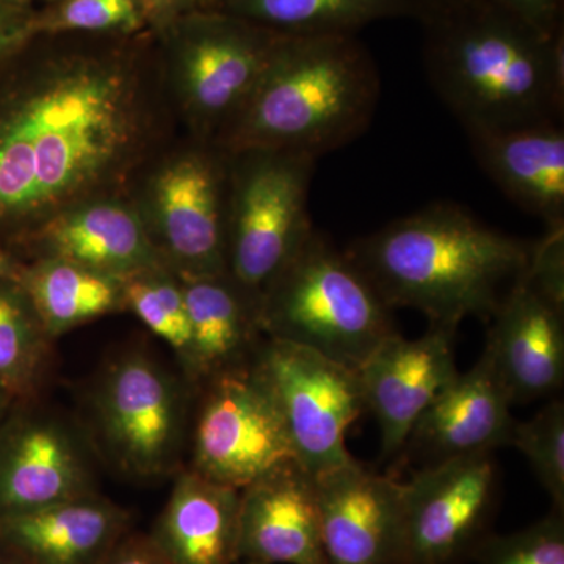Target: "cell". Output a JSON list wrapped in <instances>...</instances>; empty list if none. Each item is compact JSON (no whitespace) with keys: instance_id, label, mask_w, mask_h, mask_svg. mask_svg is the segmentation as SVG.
I'll return each mask as SVG.
<instances>
[{"instance_id":"obj_1","label":"cell","mask_w":564,"mask_h":564,"mask_svg":"<svg viewBox=\"0 0 564 564\" xmlns=\"http://www.w3.org/2000/svg\"><path fill=\"white\" fill-rule=\"evenodd\" d=\"M184 132L158 35L40 33L0 57V243L63 210L131 195Z\"/></svg>"},{"instance_id":"obj_2","label":"cell","mask_w":564,"mask_h":564,"mask_svg":"<svg viewBox=\"0 0 564 564\" xmlns=\"http://www.w3.org/2000/svg\"><path fill=\"white\" fill-rule=\"evenodd\" d=\"M534 243L497 231L454 203H437L351 245L348 258L381 300L430 325L489 321L529 269Z\"/></svg>"},{"instance_id":"obj_3","label":"cell","mask_w":564,"mask_h":564,"mask_svg":"<svg viewBox=\"0 0 564 564\" xmlns=\"http://www.w3.org/2000/svg\"><path fill=\"white\" fill-rule=\"evenodd\" d=\"M423 65L464 129L562 121L564 35H543L491 0L425 11Z\"/></svg>"},{"instance_id":"obj_4","label":"cell","mask_w":564,"mask_h":564,"mask_svg":"<svg viewBox=\"0 0 564 564\" xmlns=\"http://www.w3.org/2000/svg\"><path fill=\"white\" fill-rule=\"evenodd\" d=\"M380 93V74L358 36L284 35L250 98L212 143L318 161L370 128Z\"/></svg>"},{"instance_id":"obj_5","label":"cell","mask_w":564,"mask_h":564,"mask_svg":"<svg viewBox=\"0 0 564 564\" xmlns=\"http://www.w3.org/2000/svg\"><path fill=\"white\" fill-rule=\"evenodd\" d=\"M265 337L358 370L397 333L388 306L347 252L315 231L261 293Z\"/></svg>"},{"instance_id":"obj_6","label":"cell","mask_w":564,"mask_h":564,"mask_svg":"<svg viewBox=\"0 0 564 564\" xmlns=\"http://www.w3.org/2000/svg\"><path fill=\"white\" fill-rule=\"evenodd\" d=\"M196 389L161 359L132 348L101 370L88 399L96 454L135 480L180 473L191 441Z\"/></svg>"},{"instance_id":"obj_7","label":"cell","mask_w":564,"mask_h":564,"mask_svg":"<svg viewBox=\"0 0 564 564\" xmlns=\"http://www.w3.org/2000/svg\"><path fill=\"white\" fill-rule=\"evenodd\" d=\"M228 154L182 132L140 174L131 198L177 276L228 273Z\"/></svg>"},{"instance_id":"obj_8","label":"cell","mask_w":564,"mask_h":564,"mask_svg":"<svg viewBox=\"0 0 564 564\" xmlns=\"http://www.w3.org/2000/svg\"><path fill=\"white\" fill-rule=\"evenodd\" d=\"M282 33L217 10H193L158 33L184 132L214 141L242 109Z\"/></svg>"},{"instance_id":"obj_9","label":"cell","mask_w":564,"mask_h":564,"mask_svg":"<svg viewBox=\"0 0 564 564\" xmlns=\"http://www.w3.org/2000/svg\"><path fill=\"white\" fill-rule=\"evenodd\" d=\"M226 154L228 273L261 295L313 232L307 204L317 161L278 150Z\"/></svg>"},{"instance_id":"obj_10","label":"cell","mask_w":564,"mask_h":564,"mask_svg":"<svg viewBox=\"0 0 564 564\" xmlns=\"http://www.w3.org/2000/svg\"><path fill=\"white\" fill-rule=\"evenodd\" d=\"M187 454L188 469L239 491L274 467L296 462L256 361L196 388Z\"/></svg>"},{"instance_id":"obj_11","label":"cell","mask_w":564,"mask_h":564,"mask_svg":"<svg viewBox=\"0 0 564 564\" xmlns=\"http://www.w3.org/2000/svg\"><path fill=\"white\" fill-rule=\"evenodd\" d=\"M254 361L280 408L296 463L315 477L350 462L347 433L366 411L358 370L272 337L263 339Z\"/></svg>"},{"instance_id":"obj_12","label":"cell","mask_w":564,"mask_h":564,"mask_svg":"<svg viewBox=\"0 0 564 564\" xmlns=\"http://www.w3.org/2000/svg\"><path fill=\"white\" fill-rule=\"evenodd\" d=\"M87 430L40 399L17 403L0 426V519L98 492Z\"/></svg>"},{"instance_id":"obj_13","label":"cell","mask_w":564,"mask_h":564,"mask_svg":"<svg viewBox=\"0 0 564 564\" xmlns=\"http://www.w3.org/2000/svg\"><path fill=\"white\" fill-rule=\"evenodd\" d=\"M499 469L492 454L423 466L402 484L403 564H458L488 536Z\"/></svg>"},{"instance_id":"obj_14","label":"cell","mask_w":564,"mask_h":564,"mask_svg":"<svg viewBox=\"0 0 564 564\" xmlns=\"http://www.w3.org/2000/svg\"><path fill=\"white\" fill-rule=\"evenodd\" d=\"M456 332L430 325L417 339L392 334L359 367L366 411L380 425L381 459L402 454L423 411L458 373Z\"/></svg>"},{"instance_id":"obj_15","label":"cell","mask_w":564,"mask_h":564,"mask_svg":"<svg viewBox=\"0 0 564 564\" xmlns=\"http://www.w3.org/2000/svg\"><path fill=\"white\" fill-rule=\"evenodd\" d=\"M329 564H403L402 484L350 462L315 475Z\"/></svg>"},{"instance_id":"obj_16","label":"cell","mask_w":564,"mask_h":564,"mask_svg":"<svg viewBox=\"0 0 564 564\" xmlns=\"http://www.w3.org/2000/svg\"><path fill=\"white\" fill-rule=\"evenodd\" d=\"M492 321L485 352L513 404L544 399L564 381V302L530 276L511 285Z\"/></svg>"},{"instance_id":"obj_17","label":"cell","mask_w":564,"mask_h":564,"mask_svg":"<svg viewBox=\"0 0 564 564\" xmlns=\"http://www.w3.org/2000/svg\"><path fill=\"white\" fill-rule=\"evenodd\" d=\"M11 251L24 262L63 259L118 278L166 265L131 195L76 204L29 234Z\"/></svg>"},{"instance_id":"obj_18","label":"cell","mask_w":564,"mask_h":564,"mask_svg":"<svg viewBox=\"0 0 564 564\" xmlns=\"http://www.w3.org/2000/svg\"><path fill=\"white\" fill-rule=\"evenodd\" d=\"M239 560L329 564L313 475L288 462L240 489Z\"/></svg>"},{"instance_id":"obj_19","label":"cell","mask_w":564,"mask_h":564,"mask_svg":"<svg viewBox=\"0 0 564 564\" xmlns=\"http://www.w3.org/2000/svg\"><path fill=\"white\" fill-rule=\"evenodd\" d=\"M510 393L481 352L473 369L456 373L423 411L408 437L425 466L510 445L514 419ZM404 445V447H406Z\"/></svg>"},{"instance_id":"obj_20","label":"cell","mask_w":564,"mask_h":564,"mask_svg":"<svg viewBox=\"0 0 564 564\" xmlns=\"http://www.w3.org/2000/svg\"><path fill=\"white\" fill-rule=\"evenodd\" d=\"M464 131L475 161L511 202L547 229L564 228L562 121Z\"/></svg>"},{"instance_id":"obj_21","label":"cell","mask_w":564,"mask_h":564,"mask_svg":"<svg viewBox=\"0 0 564 564\" xmlns=\"http://www.w3.org/2000/svg\"><path fill=\"white\" fill-rule=\"evenodd\" d=\"M180 280L191 322L185 378L193 388L254 361L265 339L261 295L245 289L229 273Z\"/></svg>"},{"instance_id":"obj_22","label":"cell","mask_w":564,"mask_h":564,"mask_svg":"<svg viewBox=\"0 0 564 564\" xmlns=\"http://www.w3.org/2000/svg\"><path fill=\"white\" fill-rule=\"evenodd\" d=\"M131 522L128 510L91 492L0 519V544L29 564H101Z\"/></svg>"},{"instance_id":"obj_23","label":"cell","mask_w":564,"mask_h":564,"mask_svg":"<svg viewBox=\"0 0 564 564\" xmlns=\"http://www.w3.org/2000/svg\"><path fill=\"white\" fill-rule=\"evenodd\" d=\"M240 491L182 467L148 533L170 564L239 562Z\"/></svg>"},{"instance_id":"obj_24","label":"cell","mask_w":564,"mask_h":564,"mask_svg":"<svg viewBox=\"0 0 564 564\" xmlns=\"http://www.w3.org/2000/svg\"><path fill=\"white\" fill-rule=\"evenodd\" d=\"M52 340L107 317L124 313V278L63 259L24 262L20 280Z\"/></svg>"},{"instance_id":"obj_25","label":"cell","mask_w":564,"mask_h":564,"mask_svg":"<svg viewBox=\"0 0 564 564\" xmlns=\"http://www.w3.org/2000/svg\"><path fill=\"white\" fill-rule=\"evenodd\" d=\"M282 35H356L366 25L414 17L411 0H223L215 9Z\"/></svg>"},{"instance_id":"obj_26","label":"cell","mask_w":564,"mask_h":564,"mask_svg":"<svg viewBox=\"0 0 564 564\" xmlns=\"http://www.w3.org/2000/svg\"><path fill=\"white\" fill-rule=\"evenodd\" d=\"M54 343L18 280H0V386L17 403L40 399Z\"/></svg>"},{"instance_id":"obj_27","label":"cell","mask_w":564,"mask_h":564,"mask_svg":"<svg viewBox=\"0 0 564 564\" xmlns=\"http://www.w3.org/2000/svg\"><path fill=\"white\" fill-rule=\"evenodd\" d=\"M126 311L169 344L185 377L191 359V322L180 276L166 265L124 278Z\"/></svg>"},{"instance_id":"obj_28","label":"cell","mask_w":564,"mask_h":564,"mask_svg":"<svg viewBox=\"0 0 564 564\" xmlns=\"http://www.w3.org/2000/svg\"><path fill=\"white\" fill-rule=\"evenodd\" d=\"M137 0H55L36 10L33 35L40 33H122L147 31Z\"/></svg>"},{"instance_id":"obj_29","label":"cell","mask_w":564,"mask_h":564,"mask_svg":"<svg viewBox=\"0 0 564 564\" xmlns=\"http://www.w3.org/2000/svg\"><path fill=\"white\" fill-rule=\"evenodd\" d=\"M510 445L529 459L534 475L551 496L555 510L564 511V403H549L534 417L514 422Z\"/></svg>"},{"instance_id":"obj_30","label":"cell","mask_w":564,"mask_h":564,"mask_svg":"<svg viewBox=\"0 0 564 564\" xmlns=\"http://www.w3.org/2000/svg\"><path fill=\"white\" fill-rule=\"evenodd\" d=\"M478 564H564V511L510 534H488L475 549Z\"/></svg>"},{"instance_id":"obj_31","label":"cell","mask_w":564,"mask_h":564,"mask_svg":"<svg viewBox=\"0 0 564 564\" xmlns=\"http://www.w3.org/2000/svg\"><path fill=\"white\" fill-rule=\"evenodd\" d=\"M534 31L555 36L563 32L564 0H491Z\"/></svg>"},{"instance_id":"obj_32","label":"cell","mask_w":564,"mask_h":564,"mask_svg":"<svg viewBox=\"0 0 564 564\" xmlns=\"http://www.w3.org/2000/svg\"><path fill=\"white\" fill-rule=\"evenodd\" d=\"M35 13L31 3L0 0V57L32 39Z\"/></svg>"},{"instance_id":"obj_33","label":"cell","mask_w":564,"mask_h":564,"mask_svg":"<svg viewBox=\"0 0 564 564\" xmlns=\"http://www.w3.org/2000/svg\"><path fill=\"white\" fill-rule=\"evenodd\" d=\"M101 564H170L148 534L129 532Z\"/></svg>"},{"instance_id":"obj_34","label":"cell","mask_w":564,"mask_h":564,"mask_svg":"<svg viewBox=\"0 0 564 564\" xmlns=\"http://www.w3.org/2000/svg\"><path fill=\"white\" fill-rule=\"evenodd\" d=\"M137 2L143 11L148 29L155 35L165 31L184 14L198 10L196 0H137Z\"/></svg>"},{"instance_id":"obj_35","label":"cell","mask_w":564,"mask_h":564,"mask_svg":"<svg viewBox=\"0 0 564 564\" xmlns=\"http://www.w3.org/2000/svg\"><path fill=\"white\" fill-rule=\"evenodd\" d=\"M22 269H24V261L20 256L0 243V280H20Z\"/></svg>"},{"instance_id":"obj_36","label":"cell","mask_w":564,"mask_h":564,"mask_svg":"<svg viewBox=\"0 0 564 564\" xmlns=\"http://www.w3.org/2000/svg\"><path fill=\"white\" fill-rule=\"evenodd\" d=\"M411 2L414 3L415 10H417V13H415V18H417L419 14L425 13V11L443 9V7L462 2V0H411Z\"/></svg>"},{"instance_id":"obj_37","label":"cell","mask_w":564,"mask_h":564,"mask_svg":"<svg viewBox=\"0 0 564 564\" xmlns=\"http://www.w3.org/2000/svg\"><path fill=\"white\" fill-rule=\"evenodd\" d=\"M14 404H17V402L11 399L10 393L7 392L2 386H0V426H2L3 422H6L7 417H9V414L11 413V410H13Z\"/></svg>"},{"instance_id":"obj_38","label":"cell","mask_w":564,"mask_h":564,"mask_svg":"<svg viewBox=\"0 0 564 564\" xmlns=\"http://www.w3.org/2000/svg\"><path fill=\"white\" fill-rule=\"evenodd\" d=\"M0 564H29L6 545L0 544Z\"/></svg>"},{"instance_id":"obj_39","label":"cell","mask_w":564,"mask_h":564,"mask_svg":"<svg viewBox=\"0 0 564 564\" xmlns=\"http://www.w3.org/2000/svg\"><path fill=\"white\" fill-rule=\"evenodd\" d=\"M223 2V0H196L198 3V9L203 10H212L218 6V3Z\"/></svg>"},{"instance_id":"obj_40","label":"cell","mask_w":564,"mask_h":564,"mask_svg":"<svg viewBox=\"0 0 564 564\" xmlns=\"http://www.w3.org/2000/svg\"><path fill=\"white\" fill-rule=\"evenodd\" d=\"M11 2H18V3H31V0H11Z\"/></svg>"},{"instance_id":"obj_41","label":"cell","mask_w":564,"mask_h":564,"mask_svg":"<svg viewBox=\"0 0 564 564\" xmlns=\"http://www.w3.org/2000/svg\"><path fill=\"white\" fill-rule=\"evenodd\" d=\"M248 564H261V563H251V562H248Z\"/></svg>"},{"instance_id":"obj_42","label":"cell","mask_w":564,"mask_h":564,"mask_svg":"<svg viewBox=\"0 0 564 564\" xmlns=\"http://www.w3.org/2000/svg\"><path fill=\"white\" fill-rule=\"evenodd\" d=\"M51 2H55V0H51Z\"/></svg>"}]
</instances>
